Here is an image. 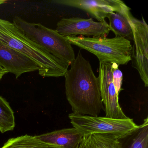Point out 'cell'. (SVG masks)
<instances>
[{"mask_svg":"<svg viewBox=\"0 0 148 148\" xmlns=\"http://www.w3.org/2000/svg\"><path fill=\"white\" fill-rule=\"evenodd\" d=\"M6 2V1H3V0H0V5L4 4L5 2Z\"/></svg>","mask_w":148,"mask_h":148,"instance_id":"cell-19","label":"cell"},{"mask_svg":"<svg viewBox=\"0 0 148 148\" xmlns=\"http://www.w3.org/2000/svg\"><path fill=\"white\" fill-rule=\"evenodd\" d=\"M132 31L131 58L132 66L136 69L145 87L148 86V26L143 18L142 20L133 17L131 21Z\"/></svg>","mask_w":148,"mask_h":148,"instance_id":"cell-6","label":"cell"},{"mask_svg":"<svg viewBox=\"0 0 148 148\" xmlns=\"http://www.w3.org/2000/svg\"><path fill=\"white\" fill-rule=\"evenodd\" d=\"M64 75L66 99L73 113L98 116L104 110L98 77L79 51Z\"/></svg>","mask_w":148,"mask_h":148,"instance_id":"cell-1","label":"cell"},{"mask_svg":"<svg viewBox=\"0 0 148 148\" xmlns=\"http://www.w3.org/2000/svg\"><path fill=\"white\" fill-rule=\"evenodd\" d=\"M13 23L28 39L46 51L70 65L75 60L71 44L56 30L40 23H29L18 17H14Z\"/></svg>","mask_w":148,"mask_h":148,"instance_id":"cell-3","label":"cell"},{"mask_svg":"<svg viewBox=\"0 0 148 148\" xmlns=\"http://www.w3.org/2000/svg\"><path fill=\"white\" fill-rule=\"evenodd\" d=\"M7 73H8L7 71L0 65V80L2 79L3 76Z\"/></svg>","mask_w":148,"mask_h":148,"instance_id":"cell-18","label":"cell"},{"mask_svg":"<svg viewBox=\"0 0 148 148\" xmlns=\"http://www.w3.org/2000/svg\"><path fill=\"white\" fill-rule=\"evenodd\" d=\"M136 134L132 139L129 148H148V118L146 117Z\"/></svg>","mask_w":148,"mask_h":148,"instance_id":"cell-16","label":"cell"},{"mask_svg":"<svg viewBox=\"0 0 148 148\" xmlns=\"http://www.w3.org/2000/svg\"><path fill=\"white\" fill-rule=\"evenodd\" d=\"M56 31L64 37L86 36V37H106L111 30L106 22H97L92 18L78 17L64 18L57 24Z\"/></svg>","mask_w":148,"mask_h":148,"instance_id":"cell-7","label":"cell"},{"mask_svg":"<svg viewBox=\"0 0 148 148\" xmlns=\"http://www.w3.org/2000/svg\"><path fill=\"white\" fill-rule=\"evenodd\" d=\"M0 65L18 78L27 73L38 71L40 68L34 61L23 53L0 41Z\"/></svg>","mask_w":148,"mask_h":148,"instance_id":"cell-10","label":"cell"},{"mask_svg":"<svg viewBox=\"0 0 148 148\" xmlns=\"http://www.w3.org/2000/svg\"><path fill=\"white\" fill-rule=\"evenodd\" d=\"M84 136L80 131L73 127L35 136L44 143L59 148H79Z\"/></svg>","mask_w":148,"mask_h":148,"instance_id":"cell-11","label":"cell"},{"mask_svg":"<svg viewBox=\"0 0 148 148\" xmlns=\"http://www.w3.org/2000/svg\"><path fill=\"white\" fill-rule=\"evenodd\" d=\"M1 148H59L44 143L35 136L25 135L10 138Z\"/></svg>","mask_w":148,"mask_h":148,"instance_id":"cell-14","label":"cell"},{"mask_svg":"<svg viewBox=\"0 0 148 148\" xmlns=\"http://www.w3.org/2000/svg\"><path fill=\"white\" fill-rule=\"evenodd\" d=\"M120 139L107 134L84 135L79 148H123Z\"/></svg>","mask_w":148,"mask_h":148,"instance_id":"cell-13","label":"cell"},{"mask_svg":"<svg viewBox=\"0 0 148 148\" xmlns=\"http://www.w3.org/2000/svg\"><path fill=\"white\" fill-rule=\"evenodd\" d=\"M99 79L106 117L116 119L128 118L119 103V95L112 82V64L99 63Z\"/></svg>","mask_w":148,"mask_h":148,"instance_id":"cell-8","label":"cell"},{"mask_svg":"<svg viewBox=\"0 0 148 148\" xmlns=\"http://www.w3.org/2000/svg\"><path fill=\"white\" fill-rule=\"evenodd\" d=\"M133 18L130 10L123 12L111 13L107 17L111 31L115 34L116 37L132 40L131 21Z\"/></svg>","mask_w":148,"mask_h":148,"instance_id":"cell-12","label":"cell"},{"mask_svg":"<svg viewBox=\"0 0 148 148\" xmlns=\"http://www.w3.org/2000/svg\"><path fill=\"white\" fill-rule=\"evenodd\" d=\"M71 123L74 128L84 135L107 134L119 139L136 133L140 127L131 119H116L107 117L92 116L73 113L69 114Z\"/></svg>","mask_w":148,"mask_h":148,"instance_id":"cell-5","label":"cell"},{"mask_svg":"<svg viewBox=\"0 0 148 148\" xmlns=\"http://www.w3.org/2000/svg\"><path fill=\"white\" fill-rule=\"evenodd\" d=\"M0 41L23 53L40 68L39 74L43 77L64 76L70 65L43 50L28 39L10 21L0 18Z\"/></svg>","mask_w":148,"mask_h":148,"instance_id":"cell-2","label":"cell"},{"mask_svg":"<svg viewBox=\"0 0 148 148\" xmlns=\"http://www.w3.org/2000/svg\"><path fill=\"white\" fill-rule=\"evenodd\" d=\"M54 2L84 10L99 22L106 21V18L111 13L131 10L123 2L119 0H60Z\"/></svg>","mask_w":148,"mask_h":148,"instance_id":"cell-9","label":"cell"},{"mask_svg":"<svg viewBox=\"0 0 148 148\" xmlns=\"http://www.w3.org/2000/svg\"><path fill=\"white\" fill-rule=\"evenodd\" d=\"M15 126L14 112L9 103L0 96V132L13 130Z\"/></svg>","mask_w":148,"mask_h":148,"instance_id":"cell-15","label":"cell"},{"mask_svg":"<svg viewBox=\"0 0 148 148\" xmlns=\"http://www.w3.org/2000/svg\"><path fill=\"white\" fill-rule=\"evenodd\" d=\"M111 64L112 82L117 93L119 95L122 90L123 74L122 71L119 69V65L114 63Z\"/></svg>","mask_w":148,"mask_h":148,"instance_id":"cell-17","label":"cell"},{"mask_svg":"<svg viewBox=\"0 0 148 148\" xmlns=\"http://www.w3.org/2000/svg\"><path fill=\"white\" fill-rule=\"evenodd\" d=\"M67 39L71 45L94 54L99 63L116 64L118 65L127 64L131 61L132 45L130 40L116 37H86L68 36Z\"/></svg>","mask_w":148,"mask_h":148,"instance_id":"cell-4","label":"cell"}]
</instances>
